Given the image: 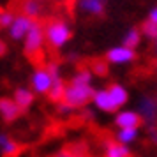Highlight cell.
Returning a JSON list of instances; mask_svg holds the SVG:
<instances>
[{"label":"cell","instance_id":"29","mask_svg":"<svg viewBox=\"0 0 157 157\" xmlns=\"http://www.w3.org/2000/svg\"><path fill=\"white\" fill-rule=\"evenodd\" d=\"M53 157H76V155H72L69 150L65 148V150H62V152H58V154H55Z\"/></svg>","mask_w":157,"mask_h":157},{"label":"cell","instance_id":"25","mask_svg":"<svg viewBox=\"0 0 157 157\" xmlns=\"http://www.w3.org/2000/svg\"><path fill=\"white\" fill-rule=\"evenodd\" d=\"M147 136L154 145H157V125H147Z\"/></svg>","mask_w":157,"mask_h":157},{"label":"cell","instance_id":"14","mask_svg":"<svg viewBox=\"0 0 157 157\" xmlns=\"http://www.w3.org/2000/svg\"><path fill=\"white\" fill-rule=\"evenodd\" d=\"M78 9L88 16H102L104 14V2L102 0H78Z\"/></svg>","mask_w":157,"mask_h":157},{"label":"cell","instance_id":"4","mask_svg":"<svg viewBox=\"0 0 157 157\" xmlns=\"http://www.w3.org/2000/svg\"><path fill=\"white\" fill-rule=\"evenodd\" d=\"M51 85H53V76L46 65L36 67L34 72L30 74V88L34 90L36 95H48Z\"/></svg>","mask_w":157,"mask_h":157},{"label":"cell","instance_id":"20","mask_svg":"<svg viewBox=\"0 0 157 157\" xmlns=\"http://www.w3.org/2000/svg\"><path fill=\"white\" fill-rule=\"evenodd\" d=\"M140 30H141V36L145 37V39H148V41H152V43L155 41V37H157V23H152L150 20H147V21L140 27Z\"/></svg>","mask_w":157,"mask_h":157},{"label":"cell","instance_id":"26","mask_svg":"<svg viewBox=\"0 0 157 157\" xmlns=\"http://www.w3.org/2000/svg\"><path fill=\"white\" fill-rule=\"evenodd\" d=\"M81 117H83V118H85V120H92L94 118V111L92 109H88V108H81Z\"/></svg>","mask_w":157,"mask_h":157},{"label":"cell","instance_id":"3","mask_svg":"<svg viewBox=\"0 0 157 157\" xmlns=\"http://www.w3.org/2000/svg\"><path fill=\"white\" fill-rule=\"evenodd\" d=\"M23 51L27 57H37L46 46V36H44V25L36 20V23L32 25V29L29 30V34L25 36L21 41Z\"/></svg>","mask_w":157,"mask_h":157},{"label":"cell","instance_id":"33","mask_svg":"<svg viewBox=\"0 0 157 157\" xmlns=\"http://www.w3.org/2000/svg\"><path fill=\"white\" fill-rule=\"evenodd\" d=\"M102 2H104V0H102Z\"/></svg>","mask_w":157,"mask_h":157},{"label":"cell","instance_id":"32","mask_svg":"<svg viewBox=\"0 0 157 157\" xmlns=\"http://www.w3.org/2000/svg\"><path fill=\"white\" fill-rule=\"evenodd\" d=\"M0 13H2V9H0Z\"/></svg>","mask_w":157,"mask_h":157},{"label":"cell","instance_id":"30","mask_svg":"<svg viewBox=\"0 0 157 157\" xmlns=\"http://www.w3.org/2000/svg\"><path fill=\"white\" fill-rule=\"evenodd\" d=\"M155 72H157V62H155Z\"/></svg>","mask_w":157,"mask_h":157},{"label":"cell","instance_id":"22","mask_svg":"<svg viewBox=\"0 0 157 157\" xmlns=\"http://www.w3.org/2000/svg\"><path fill=\"white\" fill-rule=\"evenodd\" d=\"M67 150L76 157H86L88 155V148H86L85 143H74V145H71Z\"/></svg>","mask_w":157,"mask_h":157},{"label":"cell","instance_id":"16","mask_svg":"<svg viewBox=\"0 0 157 157\" xmlns=\"http://www.w3.org/2000/svg\"><path fill=\"white\" fill-rule=\"evenodd\" d=\"M108 90H109V94H111V97H113L115 104L118 106V109L127 104L129 92H127V88H125L124 85H120V83H111V85L108 86Z\"/></svg>","mask_w":157,"mask_h":157},{"label":"cell","instance_id":"21","mask_svg":"<svg viewBox=\"0 0 157 157\" xmlns=\"http://www.w3.org/2000/svg\"><path fill=\"white\" fill-rule=\"evenodd\" d=\"M16 18V13L14 11H11V9H2V13H0V29H9L11 27V23L14 21Z\"/></svg>","mask_w":157,"mask_h":157},{"label":"cell","instance_id":"7","mask_svg":"<svg viewBox=\"0 0 157 157\" xmlns=\"http://www.w3.org/2000/svg\"><path fill=\"white\" fill-rule=\"evenodd\" d=\"M138 113L145 125H157V99L154 95H143L138 104Z\"/></svg>","mask_w":157,"mask_h":157},{"label":"cell","instance_id":"24","mask_svg":"<svg viewBox=\"0 0 157 157\" xmlns=\"http://www.w3.org/2000/svg\"><path fill=\"white\" fill-rule=\"evenodd\" d=\"M76 111L72 106H69L67 102H64V101H60V102H57V113L62 115V117H69V115H72Z\"/></svg>","mask_w":157,"mask_h":157},{"label":"cell","instance_id":"27","mask_svg":"<svg viewBox=\"0 0 157 157\" xmlns=\"http://www.w3.org/2000/svg\"><path fill=\"white\" fill-rule=\"evenodd\" d=\"M7 51H9L7 43H6L4 39H0V58H2V57H6V55H7Z\"/></svg>","mask_w":157,"mask_h":157},{"label":"cell","instance_id":"2","mask_svg":"<svg viewBox=\"0 0 157 157\" xmlns=\"http://www.w3.org/2000/svg\"><path fill=\"white\" fill-rule=\"evenodd\" d=\"M95 92L92 83H78V81H71L65 85L64 92V102H67L69 106H72L74 109H81L85 108L88 102H92V95Z\"/></svg>","mask_w":157,"mask_h":157},{"label":"cell","instance_id":"13","mask_svg":"<svg viewBox=\"0 0 157 157\" xmlns=\"http://www.w3.org/2000/svg\"><path fill=\"white\" fill-rule=\"evenodd\" d=\"M102 157H131V148L117 140H106L102 145Z\"/></svg>","mask_w":157,"mask_h":157},{"label":"cell","instance_id":"31","mask_svg":"<svg viewBox=\"0 0 157 157\" xmlns=\"http://www.w3.org/2000/svg\"><path fill=\"white\" fill-rule=\"evenodd\" d=\"M155 51H157V46H155Z\"/></svg>","mask_w":157,"mask_h":157},{"label":"cell","instance_id":"18","mask_svg":"<svg viewBox=\"0 0 157 157\" xmlns=\"http://www.w3.org/2000/svg\"><path fill=\"white\" fill-rule=\"evenodd\" d=\"M65 83L64 78H57L53 79V85H51L50 92H48V99L51 101V102H60V101L64 99V92H65Z\"/></svg>","mask_w":157,"mask_h":157},{"label":"cell","instance_id":"12","mask_svg":"<svg viewBox=\"0 0 157 157\" xmlns=\"http://www.w3.org/2000/svg\"><path fill=\"white\" fill-rule=\"evenodd\" d=\"M13 99L16 101V104L21 108L23 111H27L34 106L36 102V94L30 86H16L13 92Z\"/></svg>","mask_w":157,"mask_h":157},{"label":"cell","instance_id":"28","mask_svg":"<svg viewBox=\"0 0 157 157\" xmlns=\"http://www.w3.org/2000/svg\"><path fill=\"white\" fill-rule=\"evenodd\" d=\"M147 20H150L152 23H157V6H155V7H152V9H150L148 18H147Z\"/></svg>","mask_w":157,"mask_h":157},{"label":"cell","instance_id":"5","mask_svg":"<svg viewBox=\"0 0 157 157\" xmlns=\"http://www.w3.org/2000/svg\"><path fill=\"white\" fill-rule=\"evenodd\" d=\"M34 23H36V20H32L30 16L23 14V13H18L14 18V21L11 23V27L6 29L7 37L13 43H21L23 39H25V36L29 34V30L32 29Z\"/></svg>","mask_w":157,"mask_h":157},{"label":"cell","instance_id":"23","mask_svg":"<svg viewBox=\"0 0 157 157\" xmlns=\"http://www.w3.org/2000/svg\"><path fill=\"white\" fill-rule=\"evenodd\" d=\"M90 69H92L94 76H104V74L108 72V62L106 60H104V62H102V60H97V62L92 64Z\"/></svg>","mask_w":157,"mask_h":157},{"label":"cell","instance_id":"10","mask_svg":"<svg viewBox=\"0 0 157 157\" xmlns=\"http://www.w3.org/2000/svg\"><path fill=\"white\" fill-rule=\"evenodd\" d=\"M115 125L117 129L122 127H140L141 125V117L136 109H125L120 108L117 113H115Z\"/></svg>","mask_w":157,"mask_h":157},{"label":"cell","instance_id":"8","mask_svg":"<svg viewBox=\"0 0 157 157\" xmlns=\"http://www.w3.org/2000/svg\"><path fill=\"white\" fill-rule=\"evenodd\" d=\"M21 113H23V109L16 104V101L13 99V95L0 97V120L2 122L13 124V122H16L21 117Z\"/></svg>","mask_w":157,"mask_h":157},{"label":"cell","instance_id":"1","mask_svg":"<svg viewBox=\"0 0 157 157\" xmlns=\"http://www.w3.org/2000/svg\"><path fill=\"white\" fill-rule=\"evenodd\" d=\"M44 36H46V46L51 50H62L72 39V29L69 21L62 18H53L44 23Z\"/></svg>","mask_w":157,"mask_h":157},{"label":"cell","instance_id":"17","mask_svg":"<svg viewBox=\"0 0 157 157\" xmlns=\"http://www.w3.org/2000/svg\"><path fill=\"white\" fill-rule=\"evenodd\" d=\"M138 136H140V127H122V129H117L115 140L129 147L138 140Z\"/></svg>","mask_w":157,"mask_h":157},{"label":"cell","instance_id":"15","mask_svg":"<svg viewBox=\"0 0 157 157\" xmlns=\"http://www.w3.org/2000/svg\"><path fill=\"white\" fill-rule=\"evenodd\" d=\"M44 11V0H23L21 2V13L30 16L32 20H39Z\"/></svg>","mask_w":157,"mask_h":157},{"label":"cell","instance_id":"9","mask_svg":"<svg viewBox=\"0 0 157 157\" xmlns=\"http://www.w3.org/2000/svg\"><path fill=\"white\" fill-rule=\"evenodd\" d=\"M92 104L95 109H99L102 113H117L118 111V106L115 104L113 97H111V94L109 90L106 88H97L92 95Z\"/></svg>","mask_w":157,"mask_h":157},{"label":"cell","instance_id":"6","mask_svg":"<svg viewBox=\"0 0 157 157\" xmlns=\"http://www.w3.org/2000/svg\"><path fill=\"white\" fill-rule=\"evenodd\" d=\"M136 58V50L129 48L125 44H118V46H113L106 51V60L108 64L113 65H127L131 64Z\"/></svg>","mask_w":157,"mask_h":157},{"label":"cell","instance_id":"11","mask_svg":"<svg viewBox=\"0 0 157 157\" xmlns=\"http://www.w3.org/2000/svg\"><path fill=\"white\" fill-rule=\"evenodd\" d=\"M21 154V145L13 136L0 131V157H18Z\"/></svg>","mask_w":157,"mask_h":157},{"label":"cell","instance_id":"19","mask_svg":"<svg viewBox=\"0 0 157 157\" xmlns=\"http://www.w3.org/2000/svg\"><path fill=\"white\" fill-rule=\"evenodd\" d=\"M141 30L140 29H129L127 32H125V36H124V39H122V44H125V46H129V48H132V50H136L138 46H140V43H141Z\"/></svg>","mask_w":157,"mask_h":157}]
</instances>
